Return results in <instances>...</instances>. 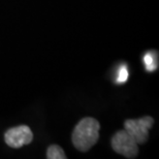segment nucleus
<instances>
[{"mask_svg":"<svg viewBox=\"0 0 159 159\" xmlns=\"http://www.w3.org/2000/svg\"><path fill=\"white\" fill-rule=\"evenodd\" d=\"M99 122L87 117L81 120L75 127L71 139L75 147L81 152H87L96 144L99 138Z\"/></svg>","mask_w":159,"mask_h":159,"instance_id":"nucleus-1","label":"nucleus"},{"mask_svg":"<svg viewBox=\"0 0 159 159\" xmlns=\"http://www.w3.org/2000/svg\"><path fill=\"white\" fill-rule=\"evenodd\" d=\"M154 123L152 117L146 116L136 120H126L124 127L127 133L134 139L138 145L145 144L149 138V129Z\"/></svg>","mask_w":159,"mask_h":159,"instance_id":"nucleus-2","label":"nucleus"},{"mask_svg":"<svg viewBox=\"0 0 159 159\" xmlns=\"http://www.w3.org/2000/svg\"><path fill=\"white\" fill-rule=\"evenodd\" d=\"M129 74H128V69H127L126 65H121L119 70H118V75H117L116 79V83L117 84H122V83H125L127 80H128Z\"/></svg>","mask_w":159,"mask_h":159,"instance_id":"nucleus-7","label":"nucleus"},{"mask_svg":"<svg viewBox=\"0 0 159 159\" xmlns=\"http://www.w3.org/2000/svg\"><path fill=\"white\" fill-rule=\"evenodd\" d=\"M112 148L126 158H135L139 155V145L125 129L119 130L112 139Z\"/></svg>","mask_w":159,"mask_h":159,"instance_id":"nucleus-3","label":"nucleus"},{"mask_svg":"<svg viewBox=\"0 0 159 159\" xmlns=\"http://www.w3.org/2000/svg\"><path fill=\"white\" fill-rule=\"evenodd\" d=\"M47 158H49V159H66V155L60 146L51 145L47 150Z\"/></svg>","mask_w":159,"mask_h":159,"instance_id":"nucleus-6","label":"nucleus"},{"mask_svg":"<svg viewBox=\"0 0 159 159\" xmlns=\"http://www.w3.org/2000/svg\"><path fill=\"white\" fill-rule=\"evenodd\" d=\"M144 64L149 72H153L158 68L157 52H149L144 56Z\"/></svg>","mask_w":159,"mask_h":159,"instance_id":"nucleus-5","label":"nucleus"},{"mask_svg":"<svg viewBox=\"0 0 159 159\" xmlns=\"http://www.w3.org/2000/svg\"><path fill=\"white\" fill-rule=\"evenodd\" d=\"M33 139V133L26 125H20L12 127L6 130L4 133V141L6 145L11 148H21L23 146L29 145Z\"/></svg>","mask_w":159,"mask_h":159,"instance_id":"nucleus-4","label":"nucleus"}]
</instances>
